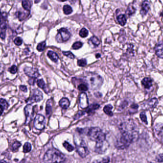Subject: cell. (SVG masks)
Listing matches in <instances>:
<instances>
[{"label": "cell", "mask_w": 163, "mask_h": 163, "mask_svg": "<svg viewBox=\"0 0 163 163\" xmlns=\"http://www.w3.org/2000/svg\"><path fill=\"white\" fill-rule=\"evenodd\" d=\"M85 79L91 90H96L99 89L103 82L102 78L96 73H89L86 76Z\"/></svg>", "instance_id": "obj_3"}, {"label": "cell", "mask_w": 163, "mask_h": 163, "mask_svg": "<svg viewBox=\"0 0 163 163\" xmlns=\"http://www.w3.org/2000/svg\"><path fill=\"white\" fill-rule=\"evenodd\" d=\"M131 108L133 109H138V105L136 104H133L131 106Z\"/></svg>", "instance_id": "obj_48"}, {"label": "cell", "mask_w": 163, "mask_h": 163, "mask_svg": "<svg viewBox=\"0 0 163 163\" xmlns=\"http://www.w3.org/2000/svg\"><path fill=\"white\" fill-rule=\"evenodd\" d=\"M9 70V71L12 74H15V73H16L17 71V67L15 66V65H14V66H12V67L10 68Z\"/></svg>", "instance_id": "obj_44"}, {"label": "cell", "mask_w": 163, "mask_h": 163, "mask_svg": "<svg viewBox=\"0 0 163 163\" xmlns=\"http://www.w3.org/2000/svg\"><path fill=\"white\" fill-rule=\"evenodd\" d=\"M109 147L108 142L106 140L96 143L95 151L99 154H103L107 151Z\"/></svg>", "instance_id": "obj_9"}, {"label": "cell", "mask_w": 163, "mask_h": 163, "mask_svg": "<svg viewBox=\"0 0 163 163\" xmlns=\"http://www.w3.org/2000/svg\"><path fill=\"white\" fill-rule=\"evenodd\" d=\"M24 110L26 117L25 124H28L34 116V108L31 104H28L24 108Z\"/></svg>", "instance_id": "obj_7"}, {"label": "cell", "mask_w": 163, "mask_h": 163, "mask_svg": "<svg viewBox=\"0 0 163 163\" xmlns=\"http://www.w3.org/2000/svg\"></svg>", "instance_id": "obj_53"}, {"label": "cell", "mask_w": 163, "mask_h": 163, "mask_svg": "<svg viewBox=\"0 0 163 163\" xmlns=\"http://www.w3.org/2000/svg\"><path fill=\"white\" fill-rule=\"evenodd\" d=\"M63 54L64 55H65L66 57L69 58H71V59H74V55L70 51H63Z\"/></svg>", "instance_id": "obj_40"}, {"label": "cell", "mask_w": 163, "mask_h": 163, "mask_svg": "<svg viewBox=\"0 0 163 163\" xmlns=\"http://www.w3.org/2000/svg\"><path fill=\"white\" fill-rule=\"evenodd\" d=\"M46 46V43L45 42H42L41 43H39L37 45V49L38 50V51L42 52L43 51V50H45V48Z\"/></svg>", "instance_id": "obj_33"}, {"label": "cell", "mask_w": 163, "mask_h": 163, "mask_svg": "<svg viewBox=\"0 0 163 163\" xmlns=\"http://www.w3.org/2000/svg\"><path fill=\"white\" fill-rule=\"evenodd\" d=\"M150 8V3L148 1H143L141 5V9L140 10V14L142 16L146 15L148 13Z\"/></svg>", "instance_id": "obj_14"}, {"label": "cell", "mask_w": 163, "mask_h": 163, "mask_svg": "<svg viewBox=\"0 0 163 163\" xmlns=\"http://www.w3.org/2000/svg\"><path fill=\"white\" fill-rule=\"evenodd\" d=\"M24 71L26 75L31 78H36L40 76L38 70L33 67H25L24 68Z\"/></svg>", "instance_id": "obj_10"}, {"label": "cell", "mask_w": 163, "mask_h": 163, "mask_svg": "<svg viewBox=\"0 0 163 163\" xmlns=\"http://www.w3.org/2000/svg\"><path fill=\"white\" fill-rule=\"evenodd\" d=\"M158 103V101L157 98H151L150 100H148L143 104V107L144 109H150L154 108L156 106Z\"/></svg>", "instance_id": "obj_13"}, {"label": "cell", "mask_w": 163, "mask_h": 163, "mask_svg": "<svg viewBox=\"0 0 163 163\" xmlns=\"http://www.w3.org/2000/svg\"><path fill=\"white\" fill-rule=\"evenodd\" d=\"M160 16L163 17V11H162V12H161L160 14Z\"/></svg>", "instance_id": "obj_52"}, {"label": "cell", "mask_w": 163, "mask_h": 163, "mask_svg": "<svg viewBox=\"0 0 163 163\" xmlns=\"http://www.w3.org/2000/svg\"><path fill=\"white\" fill-rule=\"evenodd\" d=\"M78 90L81 91V92H85L87 91L88 89V87L85 84H81L78 85Z\"/></svg>", "instance_id": "obj_36"}, {"label": "cell", "mask_w": 163, "mask_h": 163, "mask_svg": "<svg viewBox=\"0 0 163 163\" xmlns=\"http://www.w3.org/2000/svg\"><path fill=\"white\" fill-rule=\"evenodd\" d=\"M43 93H42V92L38 89H36L34 90L32 96L30 98V103L39 102L43 100Z\"/></svg>", "instance_id": "obj_11"}, {"label": "cell", "mask_w": 163, "mask_h": 163, "mask_svg": "<svg viewBox=\"0 0 163 163\" xmlns=\"http://www.w3.org/2000/svg\"><path fill=\"white\" fill-rule=\"evenodd\" d=\"M0 105H1V107H3L4 110L7 109V108H8V107H9V104H8L7 101H6V100L3 99V98L0 99Z\"/></svg>", "instance_id": "obj_35"}, {"label": "cell", "mask_w": 163, "mask_h": 163, "mask_svg": "<svg viewBox=\"0 0 163 163\" xmlns=\"http://www.w3.org/2000/svg\"><path fill=\"white\" fill-rule=\"evenodd\" d=\"M117 20L119 24L122 26H124L127 23V18L125 15H120L117 17Z\"/></svg>", "instance_id": "obj_21"}, {"label": "cell", "mask_w": 163, "mask_h": 163, "mask_svg": "<svg viewBox=\"0 0 163 163\" xmlns=\"http://www.w3.org/2000/svg\"><path fill=\"white\" fill-rule=\"evenodd\" d=\"M21 146V144L19 141H15L12 145V150L14 152H16Z\"/></svg>", "instance_id": "obj_34"}, {"label": "cell", "mask_w": 163, "mask_h": 163, "mask_svg": "<svg viewBox=\"0 0 163 163\" xmlns=\"http://www.w3.org/2000/svg\"><path fill=\"white\" fill-rule=\"evenodd\" d=\"M45 118L41 114L37 115L34 121V126L38 130L43 129L45 128Z\"/></svg>", "instance_id": "obj_6"}, {"label": "cell", "mask_w": 163, "mask_h": 163, "mask_svg": "<svg viewBox=\"0 0 163 163\" xmlns=\"http://www.w3.org/2000/svg\"><path fill=\"white\" fill-rule=\"evenodd\" d=\"M101 57V55L100 54H97L96 55V58H99Z\"/></svg>", "instance_id": "obj_50"}, {"label": "cell", "mask_w": 163, "mask_h": 163, "mask_svg": "<svg viewBox=\"0 0 163 163\" xmlns=\"http://www.w3.org/2000/svg\"><path fill=\"white\" fill-rule=\"evenodd\" d=\"M20 89H21V90H22V91H23V92H27V87H26L25 86H24V85L20 86Z\"/></svg>", "instance_id": "obj_46"}, {"label": "cell", "mask_w": 163, "mask_h": 163, "mask_svg": "<svg viewBox=\"0 0 163 163\" xmlns=\"http://www.w3.org/2000/svg\"><path fill=\"white\" fill-rule=\"evenodd\" d=\"M31 144L29 143H26L23 146V150L24 153H28L31 151Z\"/></svg>", "instance_id": "obj_30"}, {"label": "cell", "mask_w": 163, "mask_h": 163, "mask_svg": "<svg viewBox=\"0 0 163 163\" xmlns=\"http://www.w3.org/2000/svg\"><path fill=\"white\" fill-rule=\"evenodd\" d=\"M14 43L17 46H21V44L23 43V40H22V38L21 37H16L14 40Z\"/></svg>", "instance_id": "obj_41"}, {"label": "cell", "mask_w": 163, "mask_h": 163, "mask_svg": "<svg viewBox=\"0 0 163 163\" xmlns=\"http://www.w3.org/2000/svg\"><path fill=\"white\" fill-rule=\"evenodd\" d=\"M4 70V66L0 63V74L3 73Z\"/></svg>", "instance_id": "obj_47"}, {"label": "cell", "mask_w": 163, "mask_h": 163, "mask_svg": "<svg viewBox=\"0 0 163 163\" xmlns=\"http://www.w3.org/2000/svg\"><path fill=\"white\" fill-rule=\"evenodd\" d=\"M63 11L65 15H69L73 12V9L69 5H65L63 7Z\"/></svg>", "instance_id": "obj_26"}, {"label": "cell", "mask_w": 163, "mask_h": 163, "mask_svg": "<svg viewBox=\"0 0 163 163\" xmlns=\"http://www.w3.org/2000/svg\"><path fill=\"white\" fill-rule=\"evenodd\" d=\"M63 146L69 152H72L74 150V147H73V146L70 144L68 141H65L63 143Z\"/></svg>", "instance_id": "obj_29"}, {"label": "cell", "mask_w": 163, "mask_h": 163, "mask_svg": "<svg viewBox=\"0 0 163 163\" xmlns=\"http://www.w3.org/2000/svg\"><path fill=\"white\" fill-rule=\"evenodd\" d=\"M83 43L81 42H76L74 43L72 46V48L74 50H77L82 47Z\"/></svg>", "instance_id": "obj_37"}, {"label": "cell", "mask_w": 163, "mask_h": 163, "mask_svg": "<svg viewBox=\"0 0 163 163\" xmlns=\"http://www.w3.org/2000/svg\"><path fill=\"white\" fill-rule=\"evenodd\" d=\"M47 55L54 62H57V61L59 59V56L56 53L52 51H49L47 53Z\"/></svg>", "instance_id": "obj_20"}, {"label": "cell", "mask_w": 163, "mask_h": 163, "mask_svg": "<svg viewBox=\"0 0 163 163\" xmlns=\"http://www.w3.org/2000/svg\"><path fill=\"white\" fill-rule=\"evenodd\" d=\"M76 150L79 155L81 157L85 158L89 154V152L85 144L82 141L80 144H76Z\"/></svg>", "instance_id": "obj_8"}, {"label": "cell", "mask_w": 163, "mask_h": 163, "mask_svg": "<svg viewBox=\"0 0 163 163\" xmlns=\"http://www.w3.org/2000/svg\"><path fill=\"white\" fill-rule=\"evenodd\" d=\"M155 160L160 163L163 162V154H159L158 155H157L155 158Z\"/></svg>", "instance_id": "obj_43"}, {"label": "cell", "mask_w": 163, "mask_h": 163, "mask_svg": "<svg viewBox=\"0 0 163 163\" xmlns=\"http://www.w3.org/2000/svg\"><path fill=\"white\" fill-rule=\"evenodd\" d=\"M155 54L158 57L163 58V41L157 44L155 47Z\"/></svg>", "instance_id": "obj_15"}, {"label": "cell", "mask_w": 163, "mask_h": 163, "mask_svg": "<svg viewBox=\"0 0 163 163\" xmlns=\"http://www.w3.org/2000/svg\"><path fill=\"white\" fill-rule=\"evenodd\" d=\"M0 163H7V162H6V161L1 160L0 161Z\"/></svg>", "instance_id": "obj_51"}, {"label": "cell", "mask_w": 163, "mask_h": 163, "mask_svg": "<svg viewBox=\"0 0 163 163\" xmlns=\"http://www.w3.org/2000/svg\"><path fill=\"white\" fill-rule=\"evenodd\" d=\"M77 64L79 66L84 67L87 64V61L85 59H80L77 61Z\"/></svg>", "instance_id": "obj_39"}, {"label": "cell", "mask_w": 163, "mask_h": 163, "mask_svg": "<svg viewBox=\"0 0 163 163\" xmlns=\"http://www.w3.org/2000/svg\"><path fill=\"white\" fill-rule=\"evenodd\" d=\"M45 111H46V115L48 116H50L51 114L52 111L51 99H50L47 101V103H46Z\"/></svg>", "instance_id": "obj_22"}, {"label": "cell", "mask_w": 163, "mask_h": 163, "mask_svg": "<svg viewBox=\"0 0 163 163\" xmlns=\"http://www.w3.org/2000/svg\"><path fill=\"white\" fill-rule=\"evenodd\" d=\"M65 160V155L55 148L48 150L43 156L45 163H63Z\"/></svg>", "instance_id": "obj_2"}, {"label": "cell", "mask_w": 163, "mask_h": 163, "mask_svg": "<svg viewBox=\"0 0 163 163\" xmlns=\"http://www.w3.org/2000/svg\"><path fill=\"white\" fill-rule=\"evenodd\" d=\"M36 79L35 78H31L30 80H29V83L31 85H34L35 83V81H36Z\"/></svg>", "instance_id": "obj_45"}, {"label": "cell", "mask_w": 163, "mask_h": 163, "mask_svg": "<svg viewBox=\"0 0 163 163\" xmlns=\"http://www.w3.org/2000/svg\"><path fill=\"white\" fill-rule=\"evenodd\" d=\"M87 135L90 140L96 143L105 140V133L98 127L90 128L88 131Z\"/></svg>", "instance_id": "obj_4"}, {"label": "cell", "mask_w": 163, "mask_h": 163, "mask_svg": "<svg viewBox=\"0 0 163 163\" xmlns=\"http://www.w3.org/2000/svg\"><path fill=\"white\" fill-rule=\"evenodd\" d=\"M3 14H4L3 13H1V10H0V26L5 24V20H6L5 17L6 16H4Z\"/></svg>", "instance_id": "obj_42"}, {"label": "cell", "mask_w": 163, "mask_h": 163, "mask_svg": "<svg viewBox=\"0 0 163 163\" xmlns=\"http://www.w3.org/2000/svg\"><path fill=\"white\" fill-rule=\"evenodd\" d=\"M109 162H110L109 158L108 157H105L101 159L96 160L94 161L93 163H109Z\"/></svg>", "instance_id": "obj_31"}, {"label": "cell", "mask_w": 163, "mask_h": 163, "mask_svg": "<svg viewBox=\"0 0 163 163\" xmlns=\"http://www.w3.org/2000/svg\"><path fill=\"white\" fill-rule=\"evenodd\" d=\"M70 35H71L70 33L67 29L62 28L58 30V33L56 37V40H57L59 39L61 37L60 43L66 42L69 40L70 37Z\"/></svg>", "instance_id": "obj_5"}, {"label": "cell", "mask_w": 163, "mask_h": 163, "mask_svg": "<svg viewBox=\"0 0 163 163\" xmlns=\"http://www.w3.org/2000/svg\"><path fill=\"white\" fill-rule=\"evenodd\" d=\"M4 109L3 108V107H1V105H0V116L1 115V114H3V112L4 111Z\"/></svg>", "instance_id": "obj_49"}, {"label": "cell", "mask_w": 163, "mask_h": 163, "mask_svg": "<svg viewBox=\"0 0 163 163\" xmlns=\"http://www.w3.org/2000/svg\"><path fill=\"white\" fill-rule=\"evenodd\" d=\"M119 129L121 133V136L130 144H131L138 139V127L132 120H127L121 123Z\"/></svg>", "instance_id": "obj_1"}, {"label": "cell", "mask_w": 163, "mask_h": 163, "mask_svg": "<svg viewBox=\"0 0 163 163\" xmlns=\"http://www.w3.org/2000/svg\"><path fill=\"white\" fill-rule=\"evenodd\" d=\"M79 105L82 109H86L89 106L88 100L86 93L83 92L79 96Z\"/></svg>", "instance_id": "obj_12"}, {"label": "cell", "mask_w": 163, "mask_h": 163, "mask_svg": "<svg viewBox=\"0 0 163 163\" xmlns=\"http://www.w3.org/2000/svg\"><path fill=\"white\" fill-rule=\"evenodd\" d=\"M79 35L82 37H86L88 35V31L85 28H83L80 31Z\"/></svg>", "instance_id": "obj_32"}, {"label": "cell", "mask_w": 163, "mask_h": 163, "mask_svg": "<svg viewBox=\"0 0 163 163\" xmlns=\"http://www.w3.org/2000/svg\"><path fill=\"white\" fill-rule=\"evenodd\" d=\"M141 83L145 89H149L153 86V80L149 77H146L142 80Z\"/></svg>", "instance_id": "obj_16"}, {"label": "cell", "mask_w": 163, "mask_h": 163, "mask_svg": "<svg viewBox=\"0 0 163 163\" xmlns=\"http://www.w3.org/2000/svg\"><path fill=\"white\" fill-rule=\"evenodd\" d=\"M112 109L113 106L111 104L107 105L104 108V112H105V114L109 116H112L113 115V113L112 112Z\"/></svg>", "instance_id": "obj_25"}, {"label": "cell", "mask_w": 163, "mask_h": 163, "mask_svg": "<svg viewBox=\"0 0 163 163\" xmlns=\"http://www.w3.org/2000/svg\"><path fill=\"white\" fill-rule=\"evenodd\" d=\"M136 11V9L135 7H133V6L132 5L129 6V7L127 9V12H126V14L128 15L129 16H131L132 15L135 14Z\"/></svg>", "instance_id": "obj_27"}, {"label": "cell", "mask_w": 163, "mask_h": 163, "mask_svg": "<svg viewBox=\"0 0 163 163\" xmlns=\"http://www.w3.org/2000/svg\"><path fill=\"white\" fill-rule=\"evenodd\" d=\"M32 6V1H22V6L25 10L30 11Z\"/></svg>", "instance_id": "obj_24"}, {"label": "cell", "mask_w": 163, "mask_h": 163, "mask_svg": "<svg viewBox=\"0 0 163 163\" xmlns=\"http://www.w3.org/2000/svg\"><path fill=\"white\" fill-rule=\"evenodd\" d=\"M140 118L143 123H145L146 124H147L148 122H147V117H146V113L144 112L140 113Z\"/></svg>", "instance_id": "obj_38"}, {"label": "cell", "mask_w": 163, "mask_h": 163, "mask_svg": "<svg viewBox=\"0 0 163 163\" xmlns=\"http://www.w3.org/2000/svg\"><path fill=\"white\" fill-rule=\"evenodd\" d=\"M59 105L63 109H67L70 105V101L66 98H63L59 101Z\"/></svg>", "instance_id": "obj_18"}, {"label": "cell", "mask_w": 163, "mask_h": 163, "mask_svg": "<svg viewBox=\"0 0 163 163\" xmlns=\"http://www.w3.org/2000/svg\"><path fill=\"white\" fill-rule=\"evenodd\" d=\"M37 84L39 88H41L45 91V93H48V90H47V88L46 87V84L45 83V82L43 81V79H40L39 80L37 81Z\"/></svg>", "instance_id": "obj_23"}, {"label": "cell", "mask_w": 163, "mask_h": 163, "mask_svg": "<svg viewBox=\"0 0 163 163\" xmlns=\"http://www.w3.org/2000/svg\"><path fill=\"white\" fill-rule=\"evenodd\" d=\"M89 41L92 42V43L94 46H98L100 44V40L96 36H93V37H91L90 40H89Z\"/></svg>", "instance_id": "obj_28"}, {"label": "cell", "mask_w": 163, "mask_h": 163, "mask_svg": "<svg viewBox=\"0 0 163 163\" xmlns=\"http://www.w3.org/2000/svg\"><path fill=\"white\" fill-rule=\"evenodd\" d=\"M100 107V105L98 104H91L88 107V108H86V110L84 111L85 113H93L95 110L98 109Z\"/></svg>", "instance_id": "obj_17"}, {"label": "cell", "mask_w": 163, "mask_h": 163, "mask_svg": "<svg viewBox=\"0 0 163 163\" xmlns=\"http://www.w3.org/2000/svg\"><path fill=\"white\" fill-rule=\"evenodd\" d=\"M18 17L20 21H23L27 18L30 14V11H20L18 12Z\"/></svg>", "instance_id": "obj_19"}]
</instances>
